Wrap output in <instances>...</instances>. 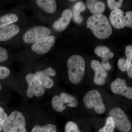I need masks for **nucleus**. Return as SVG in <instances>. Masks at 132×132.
Instances as JSON below:
<instances>
[{"mask_svg": "<svg viewBox=\"0 0 132 132\" xmlns=\"http://www.w3.org/2000/svg\"><path fill=\"white\" fill-rule=\"evenodd\" d=\"M128 76L130 78H132V59L129 61L128 64L126 69Z\"/></svg>", "mask_w": 132, "mask_h": 132, "instance_id": "30", "label": "nucleus"}, {"mask_svg": "<svg viewBox=\"0 0 132 132\" xmlns=\"http://www.w3.org/2000/svg\"><path fill=\"white\" fill-rule=\"evenodd\" d=\"M31 132H57V130L55 125L48 124L43 126H36Z\"/></svg>", "mask_w": 132, "mask_h": 132, "instance_id": "23", "label": "nucleus"}, {"mask_svg": "<svg viewBox=\"0 0 132 132\" xmlns=\"http://www.w3.org/2000/svg\"><path fill=\"white\" fill-rule=\"evenodd\" d=\"M34 74L29 73L26 75V81L28 85L27 90V95L30 98H32L34 95L36 97H42L45 94V88L40 84L35 79Z\"/></svg>", "mask_w": 132, "mask_h": 132, "instance_id": "9", "label": "nucleus"}, {"mask_svg": "<svg viewBox=\"0 0 132 132\" xmlns=\"http://www.w3.org/2000/svg\"><path fill=\"white\" fill-rule=\"evenodd\" d=\"M19 20L18 15L13 13H9L0 16V29L13 24Z\"/></svg>", "mask_w": 132, "mask_h": 132, "instance_id": "20", "label": "nucleus"}, {"mask_svg": "<svg viewBox=\"0 0 132 132\" xmlns=\"http://www.w3.org/2000/svg\"><path fill=\"white\" fill-rule=\"evenodd\" d=\"M7 117V114L5 112L4 109L0 106V132L2 131L3 125Z\"/></svg>", "mask_w": 132, "mask_h": 132, "instance_id": "27", "label": "nucleus"}, {"mask_svg": "<svg viewBox=\"0 0 132 132\" xmlns=\"http://www.w3.org/2000/svg\"><path fill=\"white\" fill-rule=\"evenodd\" d=\"M86 9L85 3L82 2H79L74 6L72 16L74 21L76 23L80 24L83 21V17L81 15L80 13Z\"/></svg>", "mask_w": 132, "mask_h": 132, "instance_id": "17", "label": "nucleus"}, {"mask_svg": "<svg viewBox=\"0 0 132 132\" xmlns=\"http://www.w3.org/2000/svg\"><path fill=\"white\" fill-rule=\"evenodd\" d=\"M112 118L115 127L121 132H128L131 130V122L124 111L119 108L112 109L109 112Z\"/></svg>", "mask_w": 132, "mask_h": 132, "instance_id": "7", "label": "nucleus"}, {"mask_svg": "<svg viewBox=\"0 0 132 132\" xmlns=\"http://www.w3.org/2000/svg\"><path fill=\"white\" fill-rule=\"evenodd\" d=\"M65 132H82L79 130L78 125L72 121L66 123L65 128Z\"/></svg>", "mask_w": 132, "mask_h": 132, "instance_id": "25", "label": "nucleus"}, {"mask_svg": "<svg viewBox=\"0 0 132 132\" xmlns=\"http://www.w3.org/2000/svg\"><path fill=\"white\" fill-rule=\"evenodd\" d=\"M19 26L15 24L6 26L0 29V42H5L11 39L19 34Z\"/></svg>", "mask_w": 132, "mask_h": 132, "instance_id": "14", "label": "nucleus"}, {"mask_svg": "<svg viewBox=\"0 0 132 132\" xmlns=\"http://www.w3.org/2000/svg\"><path fill=\"white\" fill-rule=\"evenodd\" d=\"M83 101L87 108H93L97 113L102 114L105 111L101 95L98 90H92L87 92L83 97Z\"/></svg>", "mask_w": 132, "mask_h": 132, "instance_id": "4", "label": "nucleus"}, {"mask_svg": "<svg viewBox=\"0 0 132 132\" xmlns=\"http://www.w3.org/2000/svg\"><path fill=\"white\" fill-rule=\"evenodd\" d=\"M69 79L74 84L81 81L85 75V62L84 58L79 55H74L69 58L67 62Z\"/></svg>", "mask_w": 132, "mask_h": 132, "instance_id": "2", "label": "nucleus"}, {"mask_svg": "<svg viewBox=\"0 0 132 132\" xmlns=\"http://www.w3.org/2000/svg\"><path fill=\"white\" fill-rule=\"evenodd\" d=\"M95 53L99 57L103 59V60L108 61L114 57V53L111 52L109 48L104 46L97 47L94 50Z\"/></svg>", "mask_w": 132, "mask_h": 132, "instance_id": "19", "label": "nucleus"}, {"mask_svg": "<svg viewBox=\"0 0 132 132\" xmlns=\"http://www.w3.org/2000/svg\"><path fill=\"white\" fill-rule=\"evenodd\" d=\"M35 1L40 8L48 13H53L57 10V3L54 0H36Z\"/></svg>", "mask_w": 132, "mask_h": 132, "instance_id": "16", "label": "nucleus"}, {"mask_svg": "<svg viewBox=\"0 0 132 132\" xmlns=\"http://www.w3.org/2000/svg\"><path fill=\"white\" fill-rule=\"evenodd\" d=\"M123 1L120 0L118 2L114 0H108L107 2L108 6L109 8L112 10H115L119 9L121 7Z\"/></svg>", "mask_w": 132, "mask_h": 132, "instance_id": "26", "label": "nucleus"}, {"mask_svg": "<svg viewBox=\"0 0 132 132\" xmlns=\"http://www.w3.org/2000/svg\"><path fill=\"white\" fill-rule=\"evenodd\" d=\"M111 90L115 94L122 95L130 100L132 99V88L127 86L125 80L116 79L111 84Z\"/></svg>", "mask_w": 132, "mask_h": 132, "instance_id": "11", "label": "nucleus"}, {"mask_svg": "<svg viewBox=\"0 0 132 132\" xmlns=\"http://www.w3.org/2000/svg\"><path fill=\"white\" fill-rule=\"evenodd\" d=\"M52 102L53 108L57 112H61L65 109L66 106L59 95L54 96L52 98Z\"/></svg>", "mask_w": 132, "mask_h": 132, "instance_id": "22", "label": "nucleus"}, {"mask_svg": "<svg viewBox=\"0 0 132 132\" xmlns=\"http://www.w3.org/2000/svg\"><path fill=\"white\" fill-rule=\"evenodd\" d=\"M2 88V86L1 84L0 83V91L1 90Z\"/></svg>", "mask_w": 132, "mask_h": 132, "instance_id": "32", "label": "nucleus"}, {"mask_svg": "<svg viewBox=\"0 0 132 132\" xmlns=\"http://www.w3.org/2000/svg\"><path fill=\"white\" fill-rule=\"evenodd\" d=\"M101 64L104 69L107 71H109L112 68L111 65L109 64L108 61L102 60Z\"/></svg>", "mask_w": 132, "mask_h": 132, "instance_id": "31", "label": "nucleus"}, {"mask_svg": "<svg viewBox=\"0 0 132 132\" xmlns=\"http://www.w3.org/2000/svg\"><path fill=\"white\" fill-rule=\"evenodd\" d=\"M126 55L127 58L125 60V57L119 59L118 62V66L122 72L126 71L128 64L129 61L132 59V46L128 45L126 48Z\"/></svg>", "mask_w": 132, "mask_h": 132, "instance_id": "18", "label": "nucleus"}, {"mask_svg": "<svg viewBox=\"0 0 132 132\" xmlns=\"http://www.w3.org/2000/svg\"><path fill=\"white\" fill-rule=\"evenodd\" d=\"M87 6L90 12L93 15L102 14L105 9L104 2L97 0H88Z\"/></svg>", "mask_w": 132, "mask_h": 132, "instance_id": "15", "label": "nucleus"}, {"mask_svg": "<svg viewBox=\"0 0 132 132\" xmlns=\"http://www.w3.org/2000/svg\"><path fill=\"white\" fill-rule=\"evenodd\" d=\"M8 58L9 54L7 50L0 46V62L6 61Z\"/></svg>", "mask_w": 132, "mask_h": 132, "instance_id": "29", "label": "nucleus"}, {"mask_svg": "<svg viewBox=\"0 0 132 132\" xmlns=\"http://www.w3.org/2000/svg\"><path fill=\"white\" fill-rule=\"evenodd\" d=\"M87 28H90L95 37L100 39H107L112 33L108 19L104 15H93L88 19Z\"/></svg>", "mask_w": 132, "mask_h": 132, "instance_id": "1", "label": "nucleus"}, {"mask_svg": "<svg viewBox=\"0 0 132 132\" xmlns=\"http://www.w3.org/2000/svg\"><path fill=\"white\" fill-rule=\"evenodd\" d=\"M26 120L23 114L14 111L8 116L3 127V132H27Z\"/></svg>", "mask_w": 132, "mask_h": 132, "instance_id": "3", "label": "nucleus"}, {"mask_svg": "<svg viewBox=\"0 0 132 132\" xmlns=\"http://www.w3.org/2000/svg\"><path fill=\"white\" fill-rule=\"evenodd\" d=\"M60 97L64 104H67L66 106L76 107L78 105V100L73 95L63 92L61 94Z\"/></svg>", "mask_w": 132, "mask_h": 132, "instance_id": "21", "label": "nucleus"}, {"mask_svg": "<svg viewBox=\"0 0 132 132\" xmlns=\"http://www.w3.org/2000/svg\"><path fill=\"white\" fill-rule=\"evenodd\" d=\"M72 17L71 9H67L63 11L61 16L57 19L53 24V28L57 32L64 31L68 26Z\"/></svg>", "mask_w": 132, "mask_h": 132, "instance_id": "13", "label": "nucleus"}, {"mask_svg": "<svg viewBox=\"0 0 132 132\" xmlns=\"http://www.w3.org/2000/svg\"><path fill=\"white\" fill-rule=\"evenodd\" d=\"M55 40L54 36H49L33 44L31 46V50L37 54H45L49 52L53 46Z\"/></svg>", "mask_w": 132, "mask_h": 132, "instance_id": "10", "label": "nucleus"}, {"mask_svg": "<svg viewBox=\"0 0 132 132\" xmlns=\"http://www.w3.org/2000/svg\"><path fill=\"white\" fill-rule=\"evenodd\" d=\"M109 20L114 27L118 29L124 28L125 27H132V12L124 13L121 10H112L110 13Z\"/></svg>", "mask_w": 132, "mask_h": 132, "instance_id": "5", "label": "nucleus"}, {"mask_svg": "<svg viewBox=\"0 0 132 132\" xmlns=\"http://www.w3.org/2000/svg\"><path fill=\"white\" fill-rule=\"evenodd\" d=\"M91 65L95 73L94 79V83L99 86L104 85L107 77V73L103 68L100 62L98 61H92Z\"/></svg>", "mask_w": 132, "mask_h": 132, "instance_id": "12", "label": "nucleus"}, {"mask_svg": "<svg viewBox=\"0 0 132 132\" xmlns=\"http://www.w3.org/2000/svg\"><path fill=\"white\" fill-rule=\"evenodd\" d=\"M115 127V123L112 118L109 116L107 118L104 127L101 128L98 132H114Z\"/></svg>", "mask_w": 132, "mask_h": 132, "instance_id": "24", "label": "nucleus"}, {"mask_svg": "<svg viewBox=\"0 0 132 132\" xmlns=\"http://www.w3.org/2000/svg\"><path fill=\"white\" fill-rule=\"evenodd\" d=\"M10 71L7 67L0 66V80L5 79L10 75Z\"/></svg>", "mask_w": 132, "mask_h": 132, "instance_id": "28", "label": "nucleus"}, {"mask_svg": "<svg viewBox=\"0 0 132 132\" xmlns=\"http://www.w3.org/2000/svg\"><path fill=\"white\" fill-rule=\"evenodd\" d=\"M56 75V71L51 67H48L44 70L36 72L34 77L43 87L50 89L54 85V81L50 76H54Z\"/></svg>", "mask_w": 132, "mask_h": 132, "instance_id": "8", "label": "nucleus"}, {"mask_svg": "<svg viewBox=\"0 0 132 132\" xmlns=\"http://www.w3.org/2000/svg\"><path fill=\"white\" fill-rule=\"evenodd\" d=\"M51 31L43 26H36L29 28L22 36L23 41L26 44H34L50 36Z\"/></svg>", "mask_w": 132, "mask_h": 132, "instance_id": "6", "label": "nucleus"}]
</instances>
